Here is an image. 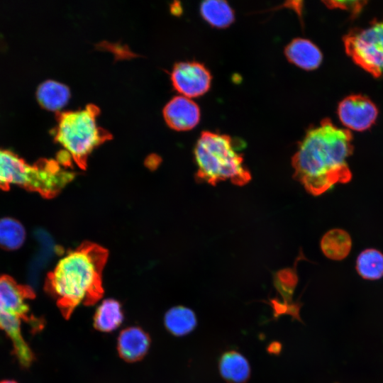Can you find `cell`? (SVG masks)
<instances>
[{
	"mask_svg": "<svg viewBox=\"0 0 383 383\" xmlns=\"http://www.w3.org/2000/svg\"><path fill=\"white\" fill-rule=\"evenodd\" d=\"M353 135L329 118L309 129L292 157L294 178L310 194L318 196L336 184L348 182L352 173L348 158L352 155Z\"/></svg>",
	"mask_w": 383,
	"mask_h": 383,
	"instance_id": "1",
	"label": "cell"
},
{
	"mask_svg": "<svg viewBox=\"0 0 383 383\" xmlns=\"http://www.w3.org/2000/svg\"><path fill=\"white\" fill-rule=\"evenodd\" d=\"M106 258V250L99 245L82 244L63 256L48 274L46 289L65 318L79 305L91 306L101 298Z\"/></svg>",
	"mask_w": 383,
	"mask_h": 383,
	"instance_id": "2",
	"label": "cell"
},
{
	"mask_svg": "<svg viewBox=\"0 0 383 383\" xmlns=\"http://www.w3.org/2000/svg\"><path fill=\"white\" fill-rule=\"evenodd\" d=\"M194 159L197 182L216 186L230 180L235 185L243 186L251 180L243 155L235 150L229 135L203 131L194 148Z\"/></svg>",
	"mask_w": 383,
	"mask_h": 383,
	"instance_id": "3",
	"label": "cell"
},
{
	"mask_svg": "<svg viewBox=\"0 0 383 383\" xmlns=\"http://www.w3.org/2000/svg\"><path fill=\"white\" fill-rule=\"evenodd\" d=\"M34 296L30 287L9 276H0V329L11 339L15 355L23 367L32 363L34 355L23 338L21 324L26 322L37 331L43 328V321L30 311L28 301Z\"/></svg>",
	"mask_w": 383,
	"mask_h": 383,
	"instance_id": "4",
	"label": "cell"
},
{
	"mask_svg": "<svg viewBox=\"0 0 383 383\" xmlns=\"http://www.w3.org/2000/svg\"><path fill=\"white\" fill-rule=\"evenodd\" d=\"M52 160H40L34 165L10 150L0 149V187L18 185L46 197L58 193L73 177Z\"/></svg>",
	"mask_w": 383,
	"mask_h": 383,
	"instance_id": "5",
	"label": "cell"
},
{
	"mask_svg": "<svg viewBox=\"0 0 383 383\" xmlns=\"http://www.w3.org/2000/svg\"><path fill=\"white\" fill-rule=\"evenodd\" d=\"M99 113V107L89 104L82 109L57 114L55 139L81 167L86 166L96 147L111 138L110 133L97 125Z\"/></svg>",
	"mask_w": 383,
	"mask_h": 383,
	"instance_id": "6",
	"label": "cell"
},
{
	"mask_svg": "<svg viewBox=\"0 0 383 383\" xmlns=\"http://www.w3.org/2000/svg\"><path fill=\"white\" fill-rule=\"evenodd\" d=\"M346 53L359 67L374 77L383 74V21L351 30L343 37Z\"/></svg>",
	"mask_w": 383,
	"mask_h": 383,
	"instance_id": "7",
	"label": "cell"
},
{
	"mask_svg": "<svg viewBox=\"0 0 383 383\" xmlns=\"http://www.w3.org/2000/svg\"><path fill=\"white\" fill-rule=\"evenodd\" d=\"M174 89L188 98L198 97L210 88L211 75L203 65L197 62H181L174 65L171 73Z\"/></svg>",
	"mask_w": 383,
	"mask_h": 383,
	"instance_id": "8",
	"label": "cell"
},
{
	"mask_svg": "<svg viewBox=\"0 0 383 383\" xmlns=\"http://www.w3.org/2000/svg\"><path fill=\"white\" fill-rule=\"evenodd\" d=\"M338 116L349 130L364 131L375 123L378 110L372 101L362 94H352L338 104Z\"/></svg>",
	"mask_w": 383,
	"mask_h": 383,
	"instance_id": "9",
	"label": "cell"
},
{
	"mask_svg": "<svg viewBox=\"0 0 383 383\" xmlns=\"http://www.w3.org/2000/svg\"><path fill=\"white\" fill-rule=\"evenodd\" d=\"M163 116L167 125L177 131H187L195 127L200 119L198 105L190 98L176 96L163 109Z\"/></svg>",
	"mask_w": 383,
	"mask_h": 383,
	"instance_id": "10",
	"label": "cell"
},
{
	"mask_svg": "<svg viewBox=\"0 0 383 383\" xmlns=\"http://www.w3.org/2000/svg\"><path fill=\"white\" fill-rule=\"evenodd\" d=\"M149 334L139 326L128 327L119 333L117 350L126 362H135L142 360L150 348Z\"/></svg>",
	"mask_w": 383,
	"mask_h": 383,
	"instance_id": "11",
	"label": "cell"
},
{
	"mask_svg": "<svg viewBox=\"0 0 383 383\" xmlns=\"http://www.w3.org/2000/svg\"><path fill=\"white\" fill-rule=\"evenodd\" d=\"M284 53L289 62L306 70L318 68L323 59L319 48L304 38L294 39L285 48Z\"/></svg>",
	"mask_w": 383,
	"mask_h": 383,
	"instance_id": "12",
	"label": "cell"
},
{
	"mask_svg": "<svg viewBox=\"0 0 383 383\" xmlns=\"http://www.w3.org/2000/svg\"><path fill=\"white\" fill-rule=\"evenodd\" d=\"M93 320L94 328L101 332L115 331L124 320L121 304L113 299L104 300L97 307Z\"/></svg>",
	"mask_w": 383,
	"mask_h": 383,
	"instance_id": "13",
	"label": "cell"
},
{
	"mask_svg": "<svg viewBox=\"0 0 383 383\" xmlns=\"http://www.w3.org/2000/svg\"><path fill=\"white\" fill-rule=\"evenodd\" d=\"M219 371L228 383H245L249 379L250 367L246 358L240 353L228 351L219 360Z\"/></svg>",
	"mask_w": 383,
	"mask_h": 383,
	"instance_id": "14",
	"label": "cell"
},
{
	"mask_svg": "<svg viewBox=\"0 0 383 383\" xmlns=\"http://www.w3.org/2000/svg\"><path fill=\"white\" fill-rule=\"evenodd\" d=\"M36 96L42 107L50 111H57L67 102L70 91L65 84L48 79L38 86Z\"/></svg>",
	"mask_w": 383,
	"mask_h": 383,
	"instance_id": "15",
	"label": "cell"
},
{
	"mask_svg": "<svg viewBox=\"0 0 383 383\" xmlns=\"http://www.w3.org/2000/svg\"><path fill=\"white\" fill-rule=\"evenodd\" d=\"M352 240L348 232L343 229L330 230L322 237L321 248L323 254L329 259L341 260L350 252Z\"/></svg>",
	"mask_w": 383,
	"mask_h": 383,
	"instance_id": "16",
	"label": "cell"
},
{
	"mask_svg": "<svg viewBox=\"0 0 383 383\" xmlns=\"http://www.w3.org/2000/svg\"><path fill=\"white\" fill-rule=\"evenodd\" d=\"M164 323L172 335L182 336L192 331L196 326V318L192 310L178 306L169 309L165 315Z\"/></svg>",
	"mask_w": 383,
	"mask_h": 383,
	"instance_id": "17",
	"label": "cell"
},
{
	"mask_svg": "<svg viewBox=\"0 0 383 383\" xmlns=\"http://www.w3.org/2000/svg\"><path fill=\"white\" fill-rule=\"evenodd\" d=\"M202 17L212 26L223 28L234 21L233 11L226 1L208 0L201 3Z\"/></svg>",
	"mask_w": 383,
	"mask_h": 383,
	"instance_id": "18",
	"label": "cell"
},
{
	"mask_svg": "<svg viewBox=\"0 0 383 383\" xmlns=\"http://www.w3.org/2000/svg\"><path fill=\"white\" fill-rule=\"evenodd\" d=\"M356 270L361 277L376 280L383 277V254L370 248L360 252L356 260Z\"/></svg>",
	"mask_w": 383,
	"mask_h": 383,
	"instance_id": "19",
	"label": "cell"
},
{
	"mask_svg": "<svg viewBox=\"0 0 383 383\" xmlns=\"http://www.w3.org/2000/svg\"><path fill=\"white\" fill-rule=\"evenodd\" d=\"M26 231L16 220L5 218L0 220V245L7 250H16L23 243Z\"/></svg>",
	"mask_w": 383,
	"mask_h": 383,
	"instance_id": "20",
	"label": "cell"
},
{
	"mask_svg": "<svg viewBox=\"0 0 383 383\" xmlns=\"http://www.w3.org/2000/svg\"><path fill=\"white\" fill-rule=\"evenodd\" d=\"M330 9H340L348 11L353 16L358 15L367 1H323Z\"/></svg>",
	"mask_w": 383,
	"mask_h": 383,
	"instance_id": "21",
	"label": "cell"
},
{
	"mask_svg": "<svg viewBox=\"0 0 383 383\" xmlns=\"http://www.w3.org/2000/svg\"><path fill=\"white\" fill-rule=\"evenodd\" d=\"M0 383H16V382L11 380H5V381L0 382Z\"/></svg>",
	"mask_w": 383,
	"mask_h": 383,
	"instance_id": "22",
	"label": "cell"
}]
</instances>
